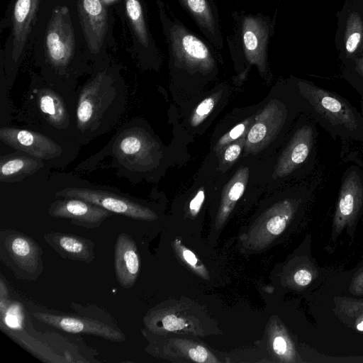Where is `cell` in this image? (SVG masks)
I'll list each match as a JSON object with an SVG mask.
<instances>
[{
	"instance_id": "1",
	"label": "cell",
	"mask_w": 363,
	"mask_h": 363,
	"mask_svg": "<svg viewBox=\"0 0 363 363\" xmlns=\"http://www.w3.org/2000/svg\"><path fill=\"white\" fill-rule=\"evenodd\" d=\"M55 68H66L89 53L75 0H43L30 48Z\"/></svg>"
},
{
	"instance_id": "2",
	"label": "cell",
	"mask_w": 363,
	"mask_h": 363,
	"mask_svg": "<svg viewBox=\"0 0 363 363\" xmlns=\"http://www.w3.org/2000/svg\"><path fill=\"white\" fill-rule=\"evenodd\" d=\"M231 30L226 42L238 77H245L255 66L265 80L272 77L269 48L275 33L277 12L273 16L245 11L231 13Z\"/></svg>"
},
{
	"instance_id": "3",
	"label": "cell",
	"mask_w": 363,
	"mask_h": 363,
	"mask_svg": "<svg viewBox=\"0 0 363 363\" xmlns=\"http://www.w3.org/2000/svg\"><path fill=\"white\" fill-rule=\"evenodd\" d=\"M156 3L172 70L191 77L216 73L214 47L188 28L162 0Z\"/></svg>"
},
{
	"instance_id": "4",
	"label": "cell",
	"mask_w": 363,
	"mask_h": 363,
	"mask_svg": "<svg viewBox=\"0 0 363 363\" xmlns=\"http://www.w3.org/2000/svg\"><path fill=\"white\" fill-rule=\"evenodd\" d=\"M43 254L31 237L11 229L0 232V259L18 279H38L43 272Z\"/></svg>"
},
{
	"instance_id": "5",
	"label": "cell",
	"mask_w": 363,
	"mask_h": 363,
	"mask_svg": "<svg viewBox=\"0 0 363 363\" xmlns=\"http://www.w3.org/2000/svg\"><path fill=\"white\" fill-rule=\"evenodd\" d=\"M89 55L98 56L111 40V23L104 0H75Z\"/></svg>"
},
{
	"instance_id": "6",
	"label": "cell",
	"mask_w": 363,
	"mask_h": 363,
	"mask_svg": "<svg viewBox=\"0 0 363 363\" xmlns=\"http://www.w3.org/2000/svg\"><path fill=\"white\" fill-rule=\"evenodd\" d=\"M298 89L317 113L333 125L354 130L358 121L350 106L335 93L300 80Z\"/></svg>"
},
{
	"instance_id": "7",
	"label": "cell",
	"mask_w": 363,
	"mask_h": 363,
	"mask_svg": "<svg viewBox=\"0 0 363 363\" xmlns=\"http://www.w3.org/2000/svg\"><path fill=\"white\" fill-rule=\"evenodd\" d=\"M43 0H15L11 6V33L6 50L16 62L30 48L38 11Z\"/></svg>"
},
{
	"instance_id": "8",
	"label": "cell",
	"mask_w": 363,
	"mask_h": 363,
	"mask_svg": "<svg viewBox=\"0 0 363 363\" xmlns=\"http://www.w3.org/2000/svg\"><path fill=\"white\" fill-rule=\"evenodd\" d=\"M57 197L82 199L113 213L138 220L151 221L157 215L150 208L121 196L101 190L66 188L56 193Z\"/></svg>"
},
{
	"instance_id": "9",
	"label": "cell",
	"mask_w": 363,
	"mask_h": 363,
	"mask_svg": "<svg viewBox=\"0 0 363 363\" xmlns=\"http://www.w3.org/2000/svg\"><path fill=\"white\" fill-rule=\"evenodd\" d=\"M286 113L282 103L272 100L250 125L244 145L245 152L257 153L267 146L281 130Z\"/></svg>"
},
{
	"instance_id": "10",
	"label": "cell",
	"mask_w": 363,
	"mask_h": 363,
	"mask_svg": "<svg viewBox=\"0 0 363 363\" xmlns=\"http://www.w3.org/2000/svg\"><path fill=\"white\" fill-rule=\"evenodd\" d=\"M31 315L40 322L69 333H82L102 337L112 342H123L126 337L120 330L99 320L84 317L33 312Z\"/></svg>"
},
{
	"instance_id": "11",
	"label": "cell",
	"mask_w": 363,
	"mask_h": 363,
	"mask_svg": "<svg viewBox=\"0 0 363 363\" xmlns=\"http://www.w3.org/2000/svg\"><path fill=\"white\" fill-rule=\"evenodd\" d=\"M157 143L146 133L128 130L117 140L115 154L125 166L136 170L150 167L157 158Z\"/></svg>"
},
{
	"instance_id": "12",
	"label": "cell",
	"mask_w": 363,
	"mask_h": 363,
	"mask_svg": "<svg viewBox=\"0 0 363 363\" xmlns=\"http://www.w3.org/2000/svg\"><path fill=\"white\" fill-rule=\"evenodd\" d=\"M62 199L50 204L48 214L52 218L68 219L72 224L79 227L98 228L113 213L82 199Z\"/></svg>"
},
{
	"instance_id": "13",
	"label": "cell",
	"mask_w": 363,
	"mask_h": 363,
	"mask_svg": "<svg viewBox=\"0 0 363 363\" xmlns=\"http://www.w3.org/2000/svg\"><path fill=\"white\" fill-rule=\"evenodd\" d=\"M0 139L12 147L42 160H50L62 153L60 145L52 140L31 130L2 128L0 130Z\"/></svg>"
},
{
	"instance_id": "14",
	"label": "cell",
	"mask_w": 363,
	"mask_h": 363,
	"mask_svg": "<svg viewBox=\"0 0 363 363\" xmlns=\"http://www.w3.org/2000/svg\"><path fill=\"white\" fill-rule=\"evenodd\" d=\"M363 203V186L359 175L352 172L344 179L333 224V238L356 218Z\"/></svg>"
},
{
	"instance_id": "15",
	"label": "cell",
	"mask_w": 363,
	"mask_h": 363,
	"mask_svg": "<svg viewBox=\"0 0 363 363\" xmlns=\"http://www.w3.org/2000/svg\"><path fill=\"white\" fill-rule=\"evenodd\" d=\"M205 38L215 48H223L220 16L214 0H178Z\"/></svg>"
},
{
	"instance_id": "16",
	"label": "cell",
	"mask_w": 363,
	"mask_h": 363,
	"mask_svg": "<svg viewBox=\"0 0 363 363\" xmlns=\"http://www.w3.org/2000/svg\"><path fill=\"white\" fill-rule=\"evenodd\" d=\"M113 264L118 284L127 289L132 288L140 273V258L136 243L125 233H121L117 236Z\"/></svg>"
},
{
	"instance_id": "17",
	"label": "cell",
	"mask_w": 363,
	"mask_h": 363,
	"mask_svg": "<svg viewBox=\"0 0 363 363\" xmlns=\"http://www.w3.org/2000/svg\"><path fill=\"white\" fill-rule=\"evenodd\" d=\"M106 82L105 76L100 73L82 91L77 110L79 128H87L99 116L108 98Z\"/></svg>"
},
{
	"instance_id": "18",
	"label": "cell",
	"mask_w": 363,
	"mask_h": 363,
	"mask_svg": "<svg viewBox=\"0 0 363 363\" xmlns=\"http://www.w3.org/2000/svg\"><path fill=\"white\" fill-rule=\"evenodd\" d=\"M125 5L134 48L140 56L157 61L159 50L147 26L142 1L125 0Z\"/></svg>"
},
{
	"instance_id": "19",
	"label": "cell",
	"mask_w": 363,
	"mask_h": 363,
	"mask_svg": "<svg viewBox=\"0 0 363 363\" xmlns=\"http://www.w3.org/2000/svg\"><path fill=\"white\" fill-rule=\"evenodd\" d=\"M312 128L304 125L294 133L275 167L276 177H284L298 168L308 157L313 146Z\"/></svg>"
},
{
	"instance_id": "20",
	"label": "cell",
	"mask_w": 363,
	"mask_h": 363,
	"mask_svg": "<svg viewBox=\"0 0 363 363\" xmlns=\"http://www.w3.org/2000/svg\"><path fill=\"white\" fill-rule=\"evenodd\" d=\"M43 238L62 258L90 263L96 257L94 243L87 238L68 233L54 231L45 233Z\"/></svg>"
},
{
	"instance_id": "21",
	"label": "cell",
	"mask_w": 363,
	"mask_h": 363,
	"mask_svg": "<svg viewBox=\"0 0 363 363\" xmlns=\"http://www.w3.org/2000/svg\"><path fill=\"white\" fill-rule=\"evenodd\" d=\"M296 208L294 200H284L269 208L262 218L259 233L264 230L262 240H269L281 234L294 215Z\"/></svg>"
},
{
	"instance_id": "22",
	"label": "cell",
	"mask_w": 363,
	"mask_h": 363,
	"mask_svg": "<svg viewBox=\"0 0 363 363\" xmlns=\"http://www.w3.org/2000/svg\"><path fill=\"white\" fill-rule=\"evenodd\" d=\"M43 166L39 158L26 156H7L1 159L0 180L1 182L20 181L33 174Z\"/></svg>"
},
{
	"instance_id": "23",
	"label": "cell",
	"mask_w": 363,
	"mask_h": 363,
	"mask_svg": "<svg viewBox=\"0 0 363 363\" xmlns=\"http://www.w3.org/2000/svg\"><path fill=\"white\" fill-rule=\"evenodd\" d=\"M249 177L247 167H240L223 188L217 222H223L242 196Z\"/></svg>"
},
{
	"instance_id": "24",
	"label": "cell",
	"mask_w": 363,
	"mask_h": 363,
	"mask_svg": "<svg viewBox=\"0 0 363 363\" xmlns=\"http://www.w3.org/2000/svg\"><path fill=\"white\" fill-rule=\"evenodd\" d=\"M38 104L41 112L57 128L67 123L68 116L60 97L49 89H42L38 94Z\"/></svg>"
},
{
	"instance_id": "25",
	"label": "cell",
	"mask_w": 363,
	"mask_h": 363,
	"mask_svg": "<svg viewBox=\"0 0 363 363\" xmlns=\"http://www.w3.org/2000/svg\"><path fill=\"white\" fill-rule=\"evenodd\" d=\"M343 42L349 57H354L363 49V20L356 11L350 12L347 16Z\"/></svg>"
},
{
	"instance_id": "26",
	"label": "cell",
	"mask_w": 363,
	"mask_h": 363,
	"mask_svg": "<svg viewBox=\"0 0 363 363\" xmlns=\"http://www.w3.org/2000/svg\"><path fill=\"white\" fill-rule=\"evenodd\" d=\"M251 123L250 118H248L242 123L236 125L228 133L220 138L216 145L214 150L216 152H220L230 143L239 139L248 130Z\"/></svg>"
},
{
	"instance_id": "27",
	"label": "cell",
	"mask_w": 363,
	"mask_h": 363,
	"mask_svg": "<svg viewBox=\"0 0 363 363\" xmlns=\"http://www.w3.org/2000/svg\"><path fill=\"white\" fill-rule=\"evenodd\" d=\"M216 98V94L211 95L198 105L190 119L193 127L199 125L209 115L215 106Z\"/></svg>"
},
{
	"instance_id": "28",
	"label": "cell",
	"mask_w": 363,
	"mask_h": 363,
	"mask_svg": "<svg viewBox=\"0 0 363 363\" xmlns=\"http://www.w3.org/2000/svg\"><path fill=\"white\" fill-rule=\"evenodd\" d=\"M273 348L278 355L286 357L289 361H292L294 357L295 352L290 342L281 335L274 339Z\"/></svg>"
},
{
	"instance_id": "29",
	"label": "cell",
	"mask_w": 363,
	"mask_h": 363,
	"mask_svg": "<svg viewBox=\"0 0 363 363\" xmlns=\"http://www.w3.org/2000/svg\"><path fill=\"white\" fill-rule=\"evenodd\" d=\"M245 138L242 137L235 143L228 145L223 155V161L225 162H233L237 160L241 153L242 147L245 145Z\"/></svg>"
},
{
	"instance_id": "30",
	"label": "cell",
	"mask_w": 363,
	"mask_h": 363,
	"mask_svg": "<svg viewBox=\"0 0 363 363\" xmlns=\"http://www.w3.org/2000/svg\"><path fill=\"white\" fill-rule=\"evenodd\" d=\"M189 355L190 358L196 362H212L209 359V353L208 350L202 346H196L189 350Z\"/></svg>"
},
{
	"instance_id": "31",
	"label": "cell",
	"mask_w": 363,
	"mask_h": 363,
	"mask_svg": "<svg viewBox=\"0 0 363 363\" xmlns=\"http://www.w3.org/2000/svg\"><path fill=\"white\" fill-rule=\"evenodd\" d=\"M350 291L356 295L363 294V268L354 277L350 286Z\"/></svg>"
},
{
	"instance_id": "32",
	"label": "cell",
	"mask_w": 363,
	"mask_h": 363,
	"mask_svg": "<svg viewBox=\"0 0 363 363\" xmlns=\"http://www.w3.org/2000/svg\"><path fill=\"white\" fill-rule=\"evenodd\" d=\"M204 198L203 189H201L189 203V210L192 216H196L199 213L204 201Z\"/></svg>"
},
{
	"instance_id": "33",
	"label": "cell",
	"mask_w": 363,
	"mask_h": 363,
	"mask_svg": "<svg viewBox=\"0 0 363 363\" xmlns=\"http://www.w3.org/2000/svg\"><path fill=\"white\" fill-rule=\"evenodd\" d=\"M294 279L298 285L305 286L311 282L312 274L306 269H300L295 273Z\"/></svg>"
},
{
	"instance_id": "34",
	"label": "cell",
	"mask_w": 363,
	"mask_h": 363,
	"mask_svg": "<svg viewBox=\"0 0 363 363\" xmlns=\"http://www.w3.org/2000/svg\"><path fill=\"white\" fill-rule=\"evenodd\" d=\"M182 257L185 262L192 267L196 266L198 262V259L194 254L186 248L182 250Z\"/></svg>"
},
{
	"instance_id": "35",
	"label": "cell",
	"mask_w": 363,
	"mask_h": 363,
	"mask_svg": "<svg viewBox=\"0 0 363 363\" xmlns=\"http://www.w3.org/2000/svg\"><path fill=\"white\" fill-rule=\"evenodd\" d=\"M357 71L363 77V49L354 57Z\"/></svg>"
},
{
	"instance_id": "36",
	"label": "cell",
	"mask_w": 363,
	"mask_h": 363,
	"mask_svg": "<svg viewBox=\"0 0 363 363\" xmlns=\"http://www.w3.org/2000/svg\"><path fill=\"white\" fill-rule=\"evenodd\" d=\"M359 315L357 317H355L354 318V325L355 326L356 329L359 331H363V311H359Z\"/></svg>"
},
{
	"instance_id": "37",
	"label": "cell",
	"mask_w": 363,
	"mask_h": 363,
	"mask_svg": "<svg viewBox=\"0 0 363 363\" xmlns=\"http://www.w3.org/2000/svg\"><path fill=\"white\" fill-rule=\"evenodd\" d=\"M104 2H105L106 4H108V3H109V2H113V0H104Z\"/></svg>"
},
{
	"instance_id": "38",
	"label": "cell",
	"mask_w": 363,
	"mask_h": 363,
	"mask_svg": "<svg viewBox=\"0 0 363 363\" xmlns=\"http://www.w3.org/2000/svg\"><path fill=\"white\" fill-rule=\"evenodd\" d=\"M279 1H280V0H279Z\"/></svg>"
}]
</instances>
